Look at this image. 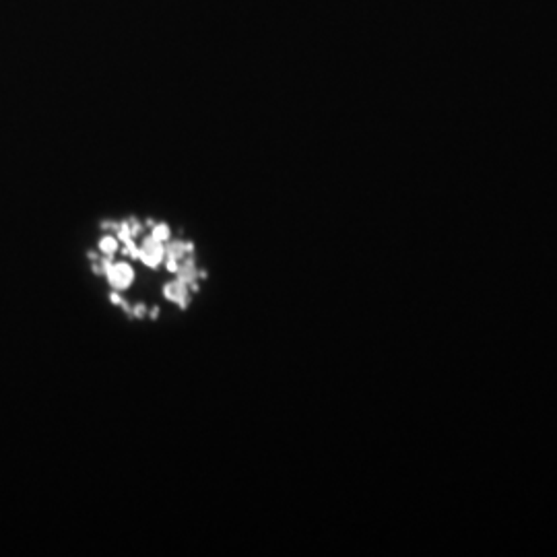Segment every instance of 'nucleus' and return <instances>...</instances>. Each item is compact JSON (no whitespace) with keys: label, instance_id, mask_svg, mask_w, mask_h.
I'll return each mask as SVG.
<instances>
[{"label":"nucleus","instance_id":"1","mask_svg":"<svg viewBox=\"0 0 557 557\" xmlns=\"http://www.w3.org/2000/svg\"><path fill=\"white\" fill-rule=\"evenodd\" d=\"M164 254H166V248L162 246V242L159 240H155L153 235L149 237V240H145V244H143V248H141V254H139V258L147 265V267H151V269H155L162 260H164Z\"/></svg>","mask_w":557,"mask_h":557},{"label":"nucleus","instance_id":"2","mask_svg":"<svg viewBox=\"0 0 557 557\" xmlns=\"http://www.w3.org/2000/svg\"><path fill=\"white\" fill-rule=\"evenodd\" d=\"M106 275L110 278V283L116 289H126L132 278H134V271L128 265H108L106 267Z\"/></svg>","mask_w":557,"mask_h":557},{"label":"nucleus","instance_id":"3","mask_svg":"<svg viewBox=\"0 0 557 557\" xmlns=\"http://www.w3.org/2000/svg\"><path fill=\"white\" fill-rule=\"evenodd\" d=\"M166 295L169 299L178 301L182 308H186V299H188V285L184 281H178V283H171L166 287Z\"/></svg>","mask_w":557,"mask_h":557},{"label":"nucleus","instance_id":"4","mask_svg":"<svg viewBox=\"0 0 557 557\" xmlns=\"http://www.w3.org/2000/svg\"><path fill=\"white\" fill-rule=\"evenodd\" d=\"M100 248H102V252H104V254H108V256H111V254L116 252V248H118V242H116L113 237H110V235H108V237H104V240L100 242Z\"/></svg>","mask_w":557,"mask_h":557},{"label":"nucleus","instance_id":"5","mask_svg":"<svg viewBox=\"0 0 557 557\" xmlns=\"http://www.w3.org/2000/svg\"><path fill=\"white\" fill-rule=\"evenodd\" d=\"M153 237H155V240H159V242H166L167 237H169V227L164 225V223H162V225H157V227L153 229Z\"/></svg>","mask_w":557,"mask_h":557},{"label":"nucleus","instance_id":"6","mask_svg":"<svg viewBox=\"0 0 557 557\" xmlns=\"http://www.w3.org/2000/svg\"><path fill=\"white\" fill-rule=\"evenodd\" d=\"M167 269H169L171 273H178V262H175V258H171V260L167 262Z\"/></svg>","mask_w":557,"mask_h":557}]
</instances>
